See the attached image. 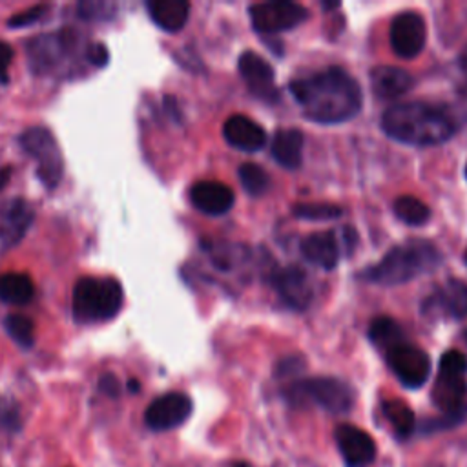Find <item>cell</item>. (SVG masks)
Segmentation results:
<instances>
[{"mask_svg":"<svg viewBox=\"0 0 467 467\" xmlns=\"http://www.w3.org/2000/svg\"><path fill=\"white\" fill-rule=\"evenodd\" d=\"M394 213L400 221H403L405 224L410 226H421L429 221L431 217V210L425 202H421L420 199L412 197V195H401L394 201Z\"/></svg>","mask_w":467,"mask_h":467,"instance_id":"d4e9b609","label":"cell"},{"mask_svg":"<svg viewBox=\"0 0 467 467\" xmlns=\"http://www.w3.org/2000/svg\"><path fill=\"white\" fill-rule=\"evenodd\" d=\"M394 376L409 389H420L431 374V359L425 350L409 343L403 336L381 348Z\"/></svg>","mask_w":467,"mask_h":467,"instance_id":"ba28073f","label":"cell"},{"mask_svg":"<svg viewBox=\"0 0 467 467\" xmlns=\"http://www.w3.org/2000/svg\"><path fill=\"white\" fill-rule=\"evenodd\" d=\"M465 177H467V166H465Z\"/></svg>","mask_w":467,"mask_h":467,"instance_id":"7bdbcfd3","label":"cell"},{"mask_svg":"<svg viewBox=\"0 0 467 467\" xmlns=\"http://www.w3.org/2000/svg\"><path fill=\"white\" fill-rule=\"evenodd\" d=\"M463 261H465V266H467V248H465V252H463Z\"/></svg>","mask_w":467,"mask_h":467,"instance_id":"60d3db41","label":"cell"},{"mask_svg":"<svg viewBox=\"0 0 467 467\" xmlns=\"http://www.w3.org/2000/svg\"><path fill=\"white\" fill-rule=\"evenodd\" d=\"M146 7L151 20L168 33L182 29L190 15V4L186 0H150Z\"/></svg>","mask_w":467,"mask_h":467,"instance_id":"603a6c76","label":"cell"},{"mask_svg":"<svg viewBox=\"0 0 467 467\" xmlns=\"http://www.w3.org/2000/svg\"><path fill=\"white\" fill-rule=\"evenodd\" d=\"M272 285L279 294L281 301L294 310H303L312 301L314 290L308 281V275L303 268L296 265L275 270L272 274Z\"/></svg>","mask_w":467,"mask_h":467,"instance_id":"5bb4252c","label":"cell"},{"mask_svg":"<svg viewBox=\"0 0 467 467\" xmlns=\"http://www.w3.org/2000/svg\"><path fill=\"white\" fill-rule=\"evenodd\" d=\"M292 213L297 219H305V221H328V219H337L343 213V210L336 204L308 202V204H296L292 208Z\"/></svg>","mask_w":467,"mask_h":467,"instance_id":"f546056e","label":"cell"},{"mask_svg":"<svg viewBox=\"0 0 467 467\" xmlns=\"http://www.w3.org/2000/svg\"><path fill=\"white\" fill-rule=\"evenodd\" d=\"M383 412H385V418L394 427L398 436L405 438V436H409L414 431V427H416L414 414H412V410L403 401H400V400L385 401L383 403Z\"/></svg>","mask_w":467,"mask_h":467,"instance_id":"484cf974","label":"cell"},{"mask_svg":"<svg viewBox=\"0 0 467 467\" xmlns=\"http://www.w3.org/2000/svg\"><path fill=\"white\" fill-rule=\"evenodd\" d=\"M237 175H239V182L243 184L248 195H263L270 186L268 173L259 164L244 162L239 166Z\"/></svg>","mask_w":467,"mask_h":467,"instance_id":"83f0119b","label":"cell"},{"mask_svg":"<svg viewBox=\"0 0 467 467\" xmlns=\"http://www.w3.org/2000/svg\"><path fill=\"white\" fill-rule=\"evenodd\" d=\"M239 73L252 95L265 102H277L279 91L274 82V67L257 53L244 51L237 60Z\"/></svg>","mask_w":467,"mask_h":467,"instance_id":"7c38bea8","label":"cell"},{"mask_svg":"<svg viewBox=\"0 0 467 467\" xmlns=\"http://www.w3.org/2000/svg\"><path fill=\"white\" fill-rule=\"evenodd\" d=\"M99 387H100V390L104 392V394H108L109 398H115V396H119V390H120V387H119V379L113 376V374H104V376H100V381H99Z\"/></svg>","mask_w":467,"mask_h":467,"instance_id":"836d02e7","label":"cell"},{"mask_svg":"<svg viewBox=\"0 0 467 467\" xmlns=\"http://www.w3.org/2000/svg\"><path fill=\"white\" fill-rule=\"evenodd\" d=\"M440 263L441 254L434 244L423 239H410L394 246L378 265L361 270L358 277L372 285L396 286L436 270Z\"/></svg>","mask_w":467,"mask_h":467,"instance_id":"3957f363","label":"cell"},{"mask_svg":"<svg viewBox=\"0 0 467 467\" xmlns=\"http://www.w3.org/2000/svg\"><path fill=\"white\" fill-rule=\"evenodd\" d=\"M223 137L230 146L243 151H259L268 140L263 126L246 115H232L223 126Z\"/></svg>","mask_w":467,"mask_h":467,"instance_id":"ac0fdd59","label":"cell"},{"mask_svg":"<svg viewBox=\"0 0 467 467\" xmlns=\"http://www.w3.org/2000/svg\"><path fill=\"white\" fill-rule=\"evenodd\" d=\"M301 367H303V365H301V358L292 356V358H286V359H283V361L279 363L277 372L283 374V376H288V374H292V372H297Z\"/></svg>","mask_w":467,"mask_h":467,"instance_id":"e575fe53","label":"cell"},{"mask_svg":"<svg viewBox=\"0 0 467 467\" xmlns=\"http://www.w3.org/2000/svg\"><path fill=\"white\" fill-rule=\"evenodd\" d=\"M46 11H47V5H44V4L33 5V7H29V9H24V11L13 15V16L7 20V26H11V27H26V26L35 24L36 20H40Z\"/></svg>","mask_w":467,"mask_h":467,"instance_id":"4dcf8cb0","label":"cell"},{"mask_svg":"<svg viewBox=\"0 0 467 467\" xmlns=\"http://www.w3.org/2000/svg\"><path fill=\"white\" fill-rule=\"evenodd\" d=\"M334 438L347 467H367L374 462L376 443L363 429L350 423H341L336 427Z\"/></svg>","mask_w":467,"mask_h":467,"instance_id":"4fadbf2b","label":"cell"},{"mask_svg":"<svg viewBox=\"0 0 467 467\" xmlns=\"http://www.w3.org/2000/svg\"><path fill=\"white\" fill-rule=\"evenodd\" d=\"M35 219L33 206L20 197L9 199L0 206V243L4 248L15 246Z\"/></svg>","mask_w":467,"mask_h":467,"instance_id":"9a60e30c","label":"cell"},{"mask_svg":"<svg viewBox=\"0 0 467 467\" xmlns=\"http://www.w3.org/2000/svg\"><path fill=\"white\" fill-rule=\"evenodd\" d=\"M460 67H462V71H463V75L467 78V51L460 57Z\"/></svg>","mask_w":467,"mask_h":467,"instance_id":"74e56055","label":"cell"},{"mask_svg":"<svg viewBox=\"0 0 467 467\" xmlns=\"http://www.w3.org/2000/svg\"><path fill=\"white\" fill-rule=\"evenodd\" d=\"M436 310L456 319L467 317V283L460 279H447L440 285L423 303L425 314H434Z\"/></svg>","mask_w":467,"mask_h":467,"instance_id":"e0dca14e","label":"cell"},{"mask_svg":"<svg viewBox=\"0 0 467 467\" xmlns=\"http://www.w3.org/2000/svg\"><path fill=\"white\" fill-rule=\"evenodd\" d=\"M9 177H11V166H5V168H2V170H0V190H2V188L7 184Z\"/></svg>","mask_w":467,"mask_h":467,"instance_id":"8d00e7d4","label":"cell"},{"mask_svg":"<svg viewBox=\"0 0 467 467\" xmlns=\"http://www.w3.org/2000/svg\"><path fill=\"white\" fill-rule=\"evenodd\" d=\"M235 467H250V465H248V463H244V462H241V463H237Z\"/></svg>","mask_w":467,"mask_h":467,"instance_id":"ab89813d","label":"cell"},{"mask_svg":"<svg viewBox=\"0 0 467 467\" xmlns=\"http://www.w3.org/2000/svg\"><path fill=\"white\" fill-rule=\"evenodd\" d=\"M192 400L182 392H168L150 403L144 421L151 431H170L184 423L192 414Z\"/></svg>","mask_w":467,"mask_h":467,"instance_id":"8fae6325","label":"cell"},{"mask_svg":"<svg viewBox=\"0 0 467 467\" xmlns=\"http://www.w3.org/2000/svg\"><path fill=\"white\" fill-rule=\"evenodd\" d=\"M128 389H130V390H133V392H137V390H139V381L131 379V381L128 383Z\"/></svg>","mask_w":467,"mask_h":467,"instance_id":"f35d334b","label":"cell"},{"mask_svg":"<svg viewBox=\"0 0 467 467\" xmlns=\"http://www.w3.org/2000/svg\"><path fill=\"white\" fill-rule=\"evenodd\" d=\"M111 4H104V2H82L78 4V15L82 18L93 20V18H102L106 13V9H109Z\"/></svg>","mask_w":467,"mask_h":467,"instance_id":"1f68e13d","label":"cell"},{"mask_svg":"<svg viewBox=\"0 0 467 467\" xmlns=\"http://www.w3.org/2000/svg\"><path fill=\"white\" fill-rule=\"evenodd\" d=\"M5 332L9 337L22 348H31L35 343V327L27 316L22 314H9L4 319Z\"/></svg>","mask_w":467,"mask_h":467,"instance_id":"4316f807","label":"cell"},{"mask_svg":"<svg viewBox=\"0 0 467 467\" xmlns=\"http://www.w3.org/2000/svg\"><path fill=\"white\" fill-rule=\"evenodd\" d=\"M67 33L62 35H44L36 36L27 44L29 64L35 71H46L53 67L60 58L62 51L67 47Z\"/></svg>","mask_w":467,"mask_h":467,"instance_id":"7402d4cb","label":"cell"},{"mask_svg":"<svg viewBox=\"0 0 467 467\" xmlns=\"http://www.w3.org/2000/svg\"><path fill=\"white\" fill-rule=\"evenodd\" d=\"M303 131L297 128L277 130L272 139V157L286 170H296L303 161Z\"/></svg>","mask_w":467,"mask_h":467,"instance_id":"44dd1931","label":"cell"},{"mask_svg":"<svg viewBox=\"0 0 467 467\" xmlns=\"http://www.w3.org/2000/svg\"><path fill=\"white\" fill-rule=\"evenodd\" d=\"M73 316L80 323L108 321L122 305V286L113 277H82L73 288Z\"/></svg>","mask_w":467,"mask_h":467,"instance_id":"277c9868","label":"cell"},{"mask_svg":"<svg viewBox=\"0 0 467 467\" xmlns=\"http://www.w3.org/2000/svg\"><path fill=\"white\" fill-rule=\"evenodd\" d=\"M381 130L394 140L410 146H436L449 140L458 124L452 115L429 102H401L387 108Z\"/></svg>","mask_w":467,"mask_h":467,"instance_id":"7a4b0ae2","label":"cell"},{"mask_svg":"<svg viewBox=\"0 0 467 467\" xmlns=\"http://www.w3.org/2000/svg\"><path fill=\"white\" fill-rule=\"evenodd\" d=\"M301 254L312 265L332 270L341 257L339 239L334 232H314L301 241Z\"/></svg>","mask_w":467,"mask_h":467,"instance_id":"d6986e66","label":"cell"},{"mask_svg":"<svg viewBox=\"0 0 467 467\" xmlns=\"http://www.w3.org/2000/svg\"><path fill=\"white\" fill-rule=\"evenodd\" d=\"M390 47L400 58H414L421 53L427 40L425 20L416 11H403L392 18L390 31Z\"/></svg>","mask_w":467,"mask_h":467,"instance_id":"30bf717a","label":"cell"},{"mask_svg":"<svg viewBox=\"0 0 467 467\" xmlns=\"http://www.w3.org/2000/svg\"><path fill=\"white\" fill-rule=\"evenodd\" d=\"M11 60H13V49H11V46H9L7 42L0 40V75L5 73V69H7L9 64H11Z\"/></svg>","mask_w":467,"mask_h":467,"instance_id":"d590c367","label":"cell"},{"mask_svg":"<svg viewBox=\"0 0 467 467\" xmlns=\"http://www.w3.org/2000/svg\"><path fill=\"white\" fill-rule=\"evenodd\" d=\"M190 201L206 215H223L234 206L235 195L219 181H199L190 188Z\"/></svg>","mask_w":467,"mask_h":467,"instance_id":"2e32d148","label":"cell"},{"mask_svg":"<svg viewBox=\"0 0 467 467\" xmlns=\"http://www.w3.org/2000/svg\"><path fill=\"white\" fill-rule=\"evenodd\" d=\"M463 336H465V337H467V330H465V332H463Z\"/></svg>","mask_w":467,"mask_h":467,"instance_id":"b9f144b4","label":"cell"},{"mask_svg":"<svg viewBox=\"0 0 467 467\" xmlns=\"http://www.w3.org/2000/svg\"><path fill=\"white\" fill-rule=\"evenodd\" d=\"M403 332L400 328V325L390 319V317H376L372 323H370V328H368V337L370 341L381 350L385 348L387 345H390L392 341H396L398 337H401Z\"/></svg>","mask_w":467,"mask_h":467,"instance_id":"f1b7e54d","label":"cell"},{"mask_svg":"<svg viewBox=\"0 0 467 467\" xmlns=\"http://www.w3.org/2000/svg\"><path fill=\"white\" fill-rule=\"evenodd\" d=\"M285 398L294 407L317 405L332 414H343L354 405L352 387L343 379L328 376L292 381L285 389Z\"/></svg>","mask_w":467,"mask_h":467,"instance_id":"5b68a950","label":"cell"},{"mask_svg":"<svg viewBox=\"0 0 467 467\" xmlns=\"http://www.w3.org/2000/svg\"><path fill=\"white\" fill-rule=\"evenodd\" d=\"M432 401L445 414L467 416V356L463 352L447 350L441 356Z\"/></svg>","mask_w":467,"mask_h":467,"instance_id":"8992f818","label":"cell"},{"mask_svg":"<svg viewBox=\"0 0 467 467\" xmlns=\"http://www.w3.org/2000/svg\"><path fill=\"white\" fill-rule=\"evenodd\" d=\"M303 115L317 124H339L361 111L363 93L359 84L337 66H330L288 84Z\"/></svg>","mask_w":467,"mask_h":467,"instance_id":"6da1fadb","label":"cell"},{"mask_svg":"<svg viewBox=\"0 0 467 467\" xmlns=\"http://www.w3.org/2000/svg\"><path fill=\"white\" fill-rule=\"evenodd\" d=\"M250 20L255 31L265 35H274L281 31H288L299 24H303L308 16V11L290 0H274L254 4L248 9Z\"/></svg>","mask_w":467,"mask_h":467,"instance_id":"9c48e42d","label":"cell"},{"mask_svg":"<svg viewBox=\"0 0 467 467\" xmlns=\"http://www.w3.org/2000/svg\"><path fill=\"white\" fill-rule=\"evenodd\" d=\"M412 77L396 66H376L370 69V88L378 99L390 100L412 88Z\"/></svg>","mask_w":467,"mask_h":467,"instance_id":"ffe728a7","label":"cell"},{"mask_svg":"<svg viewBox=\"0 0 467 467\" xmlns=\"http://www.w3.org/2000/svg\"><path fill=\"white\" fill-rule=\"evenodd\" d=\"M20 146L36 161V173L42 184H46L49 190L55 188L62 179L64 162L60 148L51 131L42 126L27 128L20 135Z\"/></svg>","mask_w":467,"mask_h":467,"instance_id":"52a82bcc","label":"cell"},{"mask_svg":"<svg viewBox=\"0 0 467 467\" xmlns=\"http://www.w3.org/2000/svg\"><path fill=\"white\" fill-rule=\"evenodd\" d=\"M86 57H88V62H91L93 66L97 67H102L108 64V58H109V53H108V47L100 42H93L88 51H86Z\"/></svg>","mask_w":467,"mask_h":467,"instance_id":"d6a6232c","label":"cell"},{"mask_svg":"<svg viewBox=\"0 0 467 467\" xmlns=\"http://www.w3.org/2000/svg\"><path fill=\"white\" fill-rule=\"evenodd\" d=\"M35 294V285L29 275L18 272L0 274V299L9 305H26Z\"/></svg>","mask_w":467,"mask_h":467,"instance_id":"cb8c5ba5","label":"cell"}]
</instances>
